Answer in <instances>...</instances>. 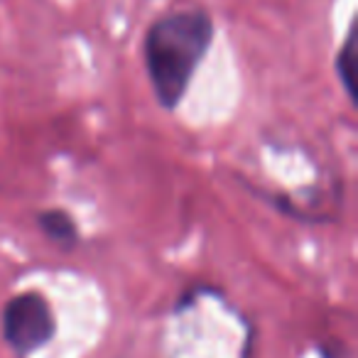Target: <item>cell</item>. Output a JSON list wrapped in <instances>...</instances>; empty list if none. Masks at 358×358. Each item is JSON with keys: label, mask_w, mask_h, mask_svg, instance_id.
I'll list each match as a JSON object with an SVG mask.
<instances>
[{"label": "cell", "mask_w": 358, "mask_h": 358, "mask_svg": "<svg viewBox=\"0 0 358 358\" xmlns=\"http://www.w3.org/2000/svg\"><path fill=\"white\" fill-rule=\"evenodd\" d=\"M37 224L40 229L50 236L52 241H57L59 245L66 248H74L79 243V229H76V221L71 219L66 211L62 209H47L37 214Z\"/></svg>", "instance_id": "obj_3"}, {"label": "cell", "mask_w": 358, "mask_h": 358, "mask_svg": "<svg viewBox=\"0 0 358 358\" xmlns=\"http://www.w3.org/2000/svg\"><path fill=\"white\" fill-rule=\"evenodd\" d=\"M57 334V319L45 294L27 289L3 309V338L20 358H27L37 348L47 346Z\"/></svg>", "instance_id": "obj_2"}, {"label": "cell", "mask_w": 358, "mask_h": 358, "mask_svg": "<svg viewBox=\"0 0 358 358\" xmlns=\"http://www.w3.org/2000/svg\"><path fill=\"white\" fill-rule=\"evenodd\" d=\"M353 69H356V35L351 30L346 35V40H343V47L336 55V76L351 101L356 99V94H353Z\"/></svg>", "instance_id": "obj_4"}, {"label": "cell", "mask_w": 358, "mask_h": 358, "mask_svg": "<svg viewBox=\"0 0 358 358\" xmlns=\"http://www.w3.org/2000/svg\"><path fill=\"white\" fill-rule=\"evenodd\" d=\"M214 35V20L201 8L167 13L150 25L143 42L145 69L164 110H174L185 99Z\"/></svg>", "instance_id": "obj_1"}]
</instances>
